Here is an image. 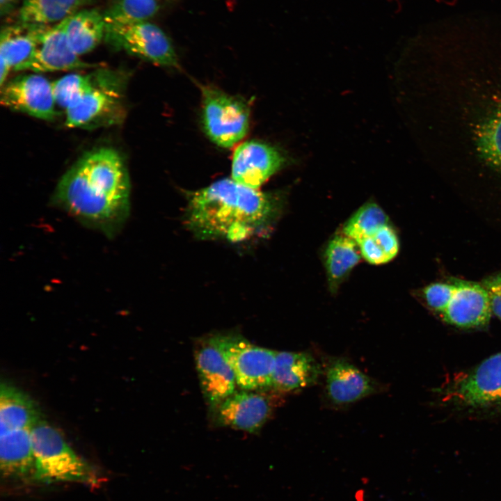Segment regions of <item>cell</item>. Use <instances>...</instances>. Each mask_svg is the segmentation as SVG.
<instances>
[{
  "instance_id": "6da1fadb",
  "label": "cell",
  "mask_w": 501,
  "mask_h": 501,
  "mask_svg": "<svg viewBox=\"0 0 501 501\" xmlns=\"http://www.w3.org/2000/svg\"><path fill=\"white\" fill-rule=\"evenodd\" d=\"M129 198L122 157L102 148L85 154L62 176L53 201L79 222L111 237L128 217Z\"/></svg>"
},
{
  "instance_id": "7a4b0ae2",
  "label": "cell",
  "mask_w": 501,
  "mask_h": 501,
  "mask_svg": "<svg viewBox=\"0 0 501 501\" xmlns=\"http://www.w3.org/2000/svg\"><path fill=\"white\" fill-rule=\"evenodd\" d=\"M185 223L200 239L239 241L269 228L280 216L284 196L222 179L186 193Z\"/></svg>"
},
{
  "instance_id": "3957f363",
  "label": "cell",
  "mask_w": 501,
  "mask_h": 501,
  "mask_svg": "<svg viewBox=\"0 0 501 501\" xmlns=\"http://www.w3.org/2000/svg\"><path fill=\"white\" fill-rule=\"evenodd\" d=\"M422 296L427 305L443 320L459 328L483 327L488 324L491 309L482 283L452 278L448 282L426 286Z\"/></svg>"
},
{
  "instance_id": "277c9868",
  "label": "cell",
  "mask_w": 501,
  "mask_h": 501,
  "mask_svg": "<svg viewBox=\"0 0 501 501\" xmlns=\"http://www.w3.org/2000/svg\"><path fill=\"white\" fill-rule=\"evenodd\" d=\"M34 479L43 483L73 482L95 484L90 466L78 456L61 434L41 419L31 429Z\"/></svg>"
},
{
  "instance_id": "5b68a950",
  "label": "cell",
  "mask_w": 501,
  "mask_h": 501,
  "mask_svg": "<svg viewBox=\"0 0 501 501\" xmlns=\"http://www.w3.org/2000/svg\"><path fill=\"white\" fill-rule=\"evenodd\" d=\"M202 121L206 134L217 145L231 148L247 134L250 109L246 102L212 86H200Z\"/></svg>"
},
{
  "instance_id": "8992f818",
  "label": "cell",
  "mask_w": 501,
  "mask_h": 501,
  "mask_svg": "<svg viewBox=\"0 0 501 501\" xmlns=\"http://www.w3.org/2000/svg\"><path fill=\"white\" fill-rule=\"evenodd\" d=\"M210 338L232 367L241 389L271 388L276 351L256 346L237 334H216Z\"/></svg>"
},
{
  "instance_id": "52a82bcc",
  "label": "cell",
  "mask_w": 501,
  "mask_h": 501,
  "mask_svg": "<svg viewBox=\"0 0 501 501\" xmlns=\"http://www.w3.org/2000/svg\"><path fill=\"white\" fill-rule=\"evenodd\" d=\"M106 42L157 65L178 67L175 51L166 33L157 26L142 22L119 26L105 25Z\"/></svg>"
},
{
  "instance_id": "ba28073f",
  "label": "cell",
  "mask_w": 501,
  "mask_h": 501,
  "mask_svg": "<svg viewBox=\"0 0 501 501\" xmlns=\"http://www.w3.org/2000/svg\"><path fill=\"white\" fill-rule=\"evenodd\" d=\"M267 390L234 392L212 408L215 422L220 426L257 432L271 416L279 401L280 394L273 389L268 392Z\"/></svg>"
},
{
  "instance_id": "9c48e42d",
  "label": "cell",
  "mask_w": 501,
  "mask_h": 501,
  "mask_svg": "<svg viewBox=\"0 0 501 501\" xmlns=\"http://www.w3.org/2000/svg\"><path fill=\"white\" fill-rule=\"evenodd\" d=\"M290 161L288 156L276 146L258 141H246L233 153L232 179L257 189Z\"/></svg>"
},
{
  "instance_id": "30bf717a",
  "label": "cell",
  "mask_w": 501,
  "mask_h": 501,
  "mask_svg": "<svg viewBox=\"0 0 501 501\" xmlns=\"http://www.w3.org/2000/svg\"><path fill=\"white\" fill-rule=\"evenodd\" d=\"M1 103L42 120H50L56 115L52 83L40 74L17 77L4 84L1 90Z\"/></svg>"
},
{
  "instance_id": "8fae6325",
  "label": "cell",
  "mask_w": 501,
  "mask_h": 501,
  "mask_svg": "<svg viewBox=\"0 0 501 501\" xmlns=\"http://www.w3.org/2000/svg\"><path fill=\"white\" fill-rule=\"evenodd\" d=\"M324 395L334 407H344L381 390L378 382L343 358H331L325 365Z\"/></svg>"
},
{
  "instance_id": "7c38bea8",
  "label": "cell",
  "mask_w": 501,
  "mask_h": 501,
  "mask_svg": "<svg viewBox=\"0 0 501 501\" xmlns=\"http://www.w3.org/2000/svg\"><path fill=\"white\" fill-rule=\"evenodd\" d=\"M68 17L54 26H46L30 58L19 71L54 72L90 66L70 46L66 35Z\"/></svg>"
},
{
  "instance_id": "4fadbf2b",
  "label": "cell",
  "mask_w": 501,
  "mask_h": 501,
  "mask_svg": "<svg viewBox=\"0 0 501 501\" xmlns=\"http://www.w3.org/2000/svg\"><path fill=\"white\" fill-rule=\"evenodd\" d=\"M195 360L202 392L214 408L235 392L234 372L210 337L198 343Z\"/></svg>"
},
{
  "instance_id": "5bb4252c",
  "label": "cell",
  "mask_w": 501,
  "mask_h": 501,
  "mask_svg": "<svg viewBox=\"0 0 501 501\" xmlns=\"http://www.w3.org/2000/svg\"><path fill=\"white\" fill-rule=\"evenodd\" d=\"M458 403L472 407L501 404V352L488 358L451 388Z\"/></svg>"
},
{
  "instance_id": "9a60e30c",
  "label": "cell",
  "mask_w": 501,
  "mask_h": 501,
  "mask_svg": "<svg viewBox=\"0 0 501 501\" xmlns=\"http://www.w3.org/2000/svg\"><path fill=\"white\" fill-rule=\"evenodd\" d=\"M111 74L100 71L95 86L74 106L65 110V125L81 127L100 122L116 112L120 93Z\"/></svg>"
},
{
  "instance_id": "2e32d148",
  "label": "cell",
  "mask_w": 501,
  "mask_h": 501,
  "mask_svg": "<svg viewBox=\"0 0 501 501\" xmlns=\"http://www.w3.org/2000/svg\"><path fill=\"white\" fill-rule=\"evenodd\" d=\"M321 372L309 353L276 351L271 388L280 395L299 392L316 384Z\"/></svg>"
},
{
  "instance_id": "e0dca14e",
  "label": "cell",
  "mask_w": 501,
  "mask_h": 501,
  "mask_svg": "<svg viewBox=\"0 0 501 501\" xmlns=\"http://www.w3.org/2000/svg\"><path fill=\"white\" fill-rule=\"evenodd\" d=\"M45 24L19 22L1 29L0 35L2 86L11 70L19 71L30 58Z\"/></svg>"
},
{
  "instance_id": "ac0fdd59",
  "label": "cell",
  "mask_w": 501,
  "mask_h": 501,
  "mask_svg": "<svg viewBox=\"0 0 501 501\" xmlns=\"http://www.w3.org/2000/svg\"><path fill=\"white\" fill-rule=\"evenodd\" d=\"M0 468L6 479H34L35 459L31 429H22L0 434Z\"/></svg>"
},
{
  "instance_id": "d6986e66",
  "label": "cell",
  "mask_w": 501,
  "mask_h": 501,
  "mask_svg": "<svg viewBox=\"0 0 501 501\" xmlns=\"http://www.w3.org/2000/svg\"><path fill=\"white\" fill-rule=\"evenodd\" d=\"M42 418L35 402L22 390L6 383L0 387V434L32 429Z\"/></svg>"
},
{
  "instance_id": "ffe728a7",
  "label": "cell",
  "mask_w": 501,
  "mask_h": 501,
  "mask_svg": "<svg viewBox=\"0 0 501 501\" xmlns=\"http://www.w3.org/2000/svg\"><path fill=\"white\" fill-rule=\"evenodd\" d=\"M361 254L358 244L344 234L336 235L329 241L324 253V263L328 285L335 293L340 284L360 262Z\"/></svg>"
},
{
  "instance_id": "44dd1931",
  "label": "cell",
  "mask_w": 501,
  "mask_h": 501,
  "mask_svg": "<svg viewBox=\"0 0 501 501\" xmlns=\"http://www.w3.org/2000/svg\"><path fill=\"white\" fill-rule=\"evenodd\" d=\"M104 34L103 13L95 8L82 10L68 17L67 38L78 56L95 49L104 38Z\"/></svg>"
},
{
  "instance_id": "7402d4cb",
  "label": "cell",
  "mask_w": 501,
  "mask_h": 501,
  "mask_svg": "<svg viewBox=\"0 0 501 501\" xmlns=\"http://www.w3.org/2000/svg\"><path fill=\"white\" fill-rule=\"evenodd\" d=\"M89 0H24L19 22L49 25L72 15Z\"/></svg>"
},
{
  "instance_id": "603a6c76",
  "label": "cell",
  "mask_w": 501,
  "mask_h": 501,
  "mask_svg": "<svg viewBox=\"0 0 501 501\" xmlns=\"http://www.w3.org/2000/svg\"><path fill=\"white\" fill-rule=\"evenodd\" d=\"M388 222V216L382 208L375 202H369L360 207L346 221L342 232L357 243L372 237Z\"/></svg>"
},
{
  "instance_id": "cb8c5ba5",
  "label": "cell",
  "mask_w": 501,
  "mask_h": 501,
  "mask_svg": "<svg viewBox=\"0 0 501 501\" xmlns=\"http://www.w3.org/2000/svg\"><path fill=\"white\" fill-rule=\"evenodd\" d=\"M156 0H116L103 13L106 26L145 22L158 10Z\"/></svg>"
},
{
  "instance_id": "d4e9b609",
  "label": "cell",
  "mask_w": 501,
  "mask_h": 501,
  "mask_svg": "<svg viewBox=\"0 0 501 501\" xmlns=\"http://www.w3.org/2000/svg\"><path fill=\"white\" fill-rule=\"evenodd\" d=\"M99 72L91 74H70L52 83L55 101L65 110L77 105L95 86Z\"/></svg>"
},
{
  "instance_id": "484cf974",
  "label": "cell",
  "mask_w": 501,
  "mask_h": 501,
  "mask_svg": "<svg viewBox=\"0 0 501 501\" xmlns=\"http://www.w3.org/2000/svg\"><path fill=\"white\" fill-rule=\"evenodd\" d=\"M477 145L482 158L501 170V107L479 127Z\"/></svg>"
},
{
  "instance_id": "4316f807",
  "label": "cell",
  "mask_w": 501,
  "mask_h": 501,
  "mask_svg": "<svg viewBox=\"0 0 501 501\" xmlns=\"http://www.w3.org/2000/svg\"><path fill=\"white\" fill-rule=\"evenodd\" d=\"M372 237L390 261L397 255L399 250L398 237L394 229L389 224L378 230Z\"/></svg>"
},
{
  "instance_id": "83f0119b",
  "label": "cell",
  "mask_w": 501,
  "mask_h": 501,
  "mask_svg": "<svg viewBox=\"0 0 501 501\" xmlns=\"http://www.w3.org/2000/svg\"><path fill=\"white\" fill-rule=\"evenodd\" d=\"M482 284L487 292L492 313L501 320V272L485 278Z\"/></svg>"
},
{
  "instance_id": "f1b7e54d",
  "label": "cell",
  "mask_w": 501,
  "mask_h": 501,
  "mask_svg": "<svg viewBox=\"0 0 501 501\" xmlns=\"http://www.w3.org/2000/svg\"><path fill=\"white\" fill-rule=\"evenodd\" d=\"M362 257L372 264H381L390 262L385 254L372 237L357 242Z\"/></svg>"
},
{
  "instance_id": "f546056e",
  "label": "cell",
  "mask_w": 501,
  "mask_h": 501,
  "mask_svg": "<svg viewBox=\"0 0 501 501\" xmlns=\"http://www.w3.org/2000/svg\"><path fill=\"white\" fill-rule=\"evenodd\" d=\"M15 0H0L1 15L8 14L13 8Z\"/></svg>"
}]
</instances>
